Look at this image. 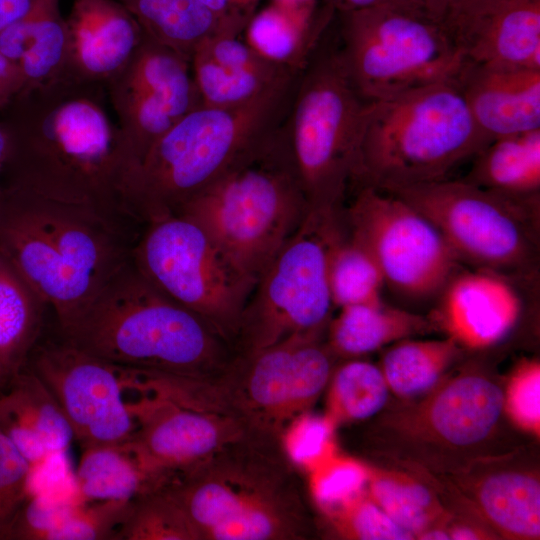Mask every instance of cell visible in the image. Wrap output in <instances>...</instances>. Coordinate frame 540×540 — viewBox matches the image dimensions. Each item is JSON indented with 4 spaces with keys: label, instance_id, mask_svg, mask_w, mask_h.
Masks as SVG:
<instances>
[{
    "label": "cell",
    "instance_id": "cell-42",
    "mask_svg": "<svg viewBox=\"0 0 540 540\" xmlns=\"http://www.w3.org/2000/svg\"><path fill=\"white\" fill-rule=\"evenodd\" d=\"M504 410L523 430L539 435L540 365L525 360L513 373L505 393Z\"/></svg>",
    "mask_w": 540,
    "mask_h": 540
},
{
    "label": "cell",
    "instance_id": "cell-41",
    "mask_svg": "<svg viewBox=\"0 0 540 540\" xmlns=\"http://www.w3.org/2000/svg\"><path fill=\"white\" fill-rule=\"evenodd\" d=\"M335 425L322 417L303 413L285 426L283 443L293 464L309 472L334 455L333 433Z\"/></svg>",
    "mask_w": 540,
    "mask_h": 540
},
{
    "label": "cell",
    "instance_id": "cell-13",
    "mask_svg": "<svg viewBox=\"0 0 540 540\" xmlns=\"http://www.w3.org/2000/svg\"><path fill=\"white\" fill-rule=\"evenodd\" d=\"M133 260L154 286L203 318L232 346L254 285L196 223L180 215L149 223Z\"/></svg>",
    "mask_w": 540,
    "mask_h": 540
},
{
    "label": "cell",
    "instance_id": "cell-2",
    "mask_svg": "<svg viewBox=\"0 0 540 540\" xmlns=\"http://www.w3.org/2000/svg\"><path fill=\"white\" fill-rule=\"evenodd\" d=\"M128 212L0 185V259L67 326L133 256Z\"/></svg>",
    "mask_w": 540,
    "mask_h": 540
},
{
    "label": "cell",
    "instance_id": "cell-23",
    "mask_svg": "<svg viewBox=\"0 0 540 540\" xmlns=\"http://www.w3.org/2000/svg\"><path fill=\"white\" fill-rule=\"evenodd\" d=\"M59 2H49L0 32V52L18 67L23 89L74 78L69 31Z\"/></svg>",
    "mask_w": 540,
    "mask_h": 540
},
{
    "label": "cell",
    "instance_id": "cell-26",
    "mask_svg": "<svg viewBox=\"0 0 540 540\" xmlns=\"http://www.w3.org/2000/svg\"><path fill=\"white\" fill-rule=\"evenodd\" d=\"M135 18L144 34L184 55L209 37L239 35L244 26L224 20L199 0H117Z\"/></svg>",
    "mask_w": 540,
    "mask_h": 540
},
{
    "label": "cell",
    "instance_id": "cell-6",
    "mask_svg": "<svg viewBox=\"0 0 540 540\" xmlns=\"http://www.w3.org/2000/svg\"><path fill=\"white\" fill-rule=\"evenodd\" d=\"M308 212L291 163L273 134L176 215L196 223L228 263L255 286Z\"/></svg>",
    "mask_w": 540,
    "mask_h": 540
},
{
    "label": "cell",
    "instance_id": "cell-19",
    "mask_svg": "<svg viewBox=\"0 0 540 540\" xmlns=\"http://www.w3.org/2000/svg\"><path fill=\"white\" fill-rule=\"evenodd\" d=\"M454 81L474 122L491 140L540 129V69L466 59Z\"/></svg>",
    "mask_w": 540,
    "mask_h": 540
},
{
    "label": "cell",
    "instance_id": "cell-38",
    "mask_svg": "<svg viewBox=\"0 0 540 540\" xmlns=\"http://www.w3.org/2000/svg\"><path fill=\"white\" fill-rule=\"evenodd\" d=\"M133 501L105 500L80 503L49 535L48 540H118Z\"/></svg>",
    "mask_w": 540,
    "mask_h": 540
},
{
    "label": "cell",
    "instance_id": "cell-31",
    "mask_svg": "<svg viewBox=\"0 0 540 540\" xmlns=\"http://www.w3.org/2000/svg\"><path fill=\"white\" fill-rule=\"evenodd\" d=\"M462 348L450 337L403 339L390 345L380 369L389 390L402 399H413L431 390L460 357Z\"/></svg>",
    "mask_w": 540,
    "mask_h": 540
},
{
    "label": "cell",
    "instance_id": "cell-8",
    "mask_svg": "<svg viewBox=\"0 0 540 540\" xmlns=\"http://www.w3.org/2000/svg\"><path fill=\"white\" fill-rule=\"evenodd\" d=\"M339 13L338 53L368 102L454 80L466 60L444 23L409 6L388 3Z\"/></svg>",
    "mask_w": 540,
    "mask_h": 540
},
{
    "label": "cell",
    "instance_id": "cell-52",
    "mask_svg": "<svg viewBox=\"0 0 540 540\" xmlns=\"http://www.w3.org/2000/svg\"><path fill=\"white\" fill-rule=\"evenodd\" d=\"M6 151H7L6 136L0 127V172L5 161Z\"/></svg>",
    "mask_w": 540,
    "mask_h": 540
},
{
    "label": "cell",
    "instance_id": "cell-10",
    "mask_svg": "<svg viewBox=\"0 0 540 540\" xmlns=\"http://www.w3.org/2000/svg\"><path fill=\"white\" fill-rule=\"evenodd\" d=\"M418 401L406 402L379 419L380 442L417 465L457 472L480 457L494 438L505 392L478 367L446 375Z\"/></svg>",
    "mask_w": 540,
    "mask_h": 540
},
{
    "label": "cell",
    "instance_id": "cell-27",
    "mask_svg": "<svg viewBox=\"0 0 540 540\" xmlns=\"http://www.w3.org/2000/svg\"><path fill=\"white\" fill-rule=\"evenodd\" d=\"M462 180L509 196H540V129L493 139Z\"/></svg>",
    "mask_w": 540,
    "mask_h": 540
},
{
    "label": "cell",
    "instance_id": "cell-37",
    "mask_svg": "<svg viewBox=\"0 0 540 540\" xmlns=\"http://www.w3.org/2000/svg\"><path fill=\"white\" fill-rule=\"evenodd\" d=\"M328 517L335 531L346 539H415L413 534L394 522L365 491L328 514Z\"/></svg>",
    "mask_w": 540,
    "mask_h": 540
},
{
    "label": "cell",
    "instance_id": "cell-40",
    "mask_svg": "<svg viewBox=\"0 0 540 540\" xmlns=\"http://www.w3.org/2000/svg\"><path fill=\"white\" fill-rule=\"evenodd\" d=\"M82 502L44 494L27 496L0 533V539L48 540L52 531Z\"/></svg>",
    "mask_w": 540,
    "mask_h": 540
},
{
    "label": "cell",
    "instance_id": "cell-32",
    "mask_svg": "<svg viewBox=\"0 0 540 540\" xmlns=\"http://www.w3.org/2000/svg\"><path fill=\"white\" fill-rule=\"evenodd\" d=\"M328 283L334 307L381 299L384 279L379 267L339 222L328 247Z\"/></svg>",
    "mask_w": 540,
    "mask_h": 540
},
{
    "label": "cell",
    "instance_id": "cell-7",
    "mask_svg": "<svg viewBox=\"0 0 540 540\" xmlns=\"http://www.w3.org/2000/svg\"><path fill=\"white\" fill-rule=\"evenodd\" d=\"M364 100L327 33L300 70L286 113L275 131L309 211L342 208L356 167Z\"/></svg>",
    "mask_w": 540,
    "mask_h": 540
},
{
    "label": "cell",
    "instance_id": "cell-46",
    "mask_svg": "<svg viewBox=\"0 0 540 540\" xmlns=\"http://www.w3.org/2000/svg\"><path fill=\"white\" fill-rule=\"evenodd\" d=\"M216 16L246 27L260 0H199Z\"/></svg>",
    "mask_w": 540,
    "mask_h": 540
},
{
    "label": "cell",
    "instance_id": "cell-24",
    "mask_svg": "<svg viewBox=\"0 0 540 540\" xmlns=\"http://www.w3.org/2000/svg\"><path fill=\"white\" fill-rule=\"evenodd\" d=\"M467 60L494 67L540 69V0H508L464 43Z\"/></svg>",
    "mask_w": 540,
    "mask_h": 540
},
{
    "label": "cell",
    "instance_id": "cell-15",
    "mask_svg": "<svg viewBox=\"0 0 540 540\" xmlns=\"http://www.w3.org/2000/svg\"><path fill=\"white\" fill-rule=\"evenodd\" d=\"M45 385L82 447L124 443L135 420L124 398L119 366L68 343L41 340L25 367Z\"/></svg>",
    "mask_w": 540,
    "mask_h": 540
},
{
    "label": "cell",
    "instance_id": "cell-44",
    "mask_svg": "<svg viewBox=\"0 0 540 540\" xmlns=\"http://www.w3.org/2000/svg\"><path fill=\"white\" fill-rule=\"evenodd\" d=\"M508 0H448L445 25L464 48L473 30Z\"/></svg>",
    "mask_w": 540,
    "mask_h": 540
},
{
    "label": "cell",
    "instance_id": "cell-5",
    "mask_svg": "<svg viewBox=\"0 0 540 540\" xmlns=\"http://www.w3.org/2000/svg\"><path fill=\"white\" fill-rule=\"evenodd\" d=\"M490 141L454 80L371 101L351 186L395 192L448 179Z\"/></svg>",
    "mask_w": 540,
    "mask_h": 540
},
{
    "label": "cell",
    "instance_id": "cell-3",
    "mask_svg": "<svg viewBox=\"0 0 540 540\" xmlns=\"http://www.w3.org/2000/svg\"><path fill=\"white\" fill-rule=\"evenodd\" d=\"M58 330L80 350L129 368L215 379L234 358L232 346L154 286L133 256Z\"/></svg>",
    "mask_w": 540,
    "mask_h": 540
},
{
    "label": "cell",
    "instance_id": "cell-20",
    "mask_svg": "<svg viewBox=\"0 0 540 540\" xmlns=\"http://www.w3.org/2000/svg\"><path fill=\"white\" fill-rule=\"evenodd\" d=\"M66 22L73 77L104 86L127 65L144 36L117 0H74Z\"/></svg>",
    "mask_w": 540,
    "mask_h": 540
},
{
    "label": "cell",
    "instance_id": "cell-43",
    "mask_svg": "<svg viewBox=\"0 0 540 540\" xmlns=\"http://www.w3.org/2000/svg\"><path fill=\"white\" fill-rule=\"evenodd\" d=\"M32 467L0 430V533L28 495Z\"/></svg>",
    "mask_w": 540,
    "mask_h": 540
},
{
    "label": "cell",
    "instance_id": "cell-25",
    "mask_svg": "<svg viewBox=\"0 0 540 540\" xmlns=\"http://www.w3.org/2000/svg\"><path fill=\"white\" fill-rule=\"evenodd\" d=\"M327 326V346L334 356L359 357L433 329L430 318L381 299L339 308Z\"/></svg>",
    "mask_w": 540,
    "mask_h": 540
},
{
    "label": "cell",
    "instance_id": "cell-18",
    "mask_svg": "<svg viewBox=\"0 0 540 540\" xmlns=\"http://www.w3.org/2000/svg\"><path fill=\"white\" fill-rule=\"evenodd\" d=\"M507 275L483 268L455 273L440 292L434 326L462 349L501 341L520 318L522 302Z\"/></svg>",
    "mask_w": 540,
    "mask_h": 540
},
{
    "label": "cell",
    "instance_id": "cell-30",
    "mask_svg": "<svg viewBox=\"0 0 540 540\" xmlns=\"http://www.w3.org/2000/svg\"><path fill=\"white\" fill-rule=\"evenodd\" d=\"M366 472L368 496L414 538L428 528L445 525L451 518L428 481L405 471L369 465Z\"/></svg>",
    "mask_w": 540,
    "mask_h": 540
},
{
    "label": "cell",
    "instance_id": "cell-11",
    "mask_svg": "<svg viewBox=\"0 0 540 540\" xmlns=\"http://www.w3.org/2000/svg\"><path fill=\"white\" fill-rule=\"evenodd\" d=\"M427 217L461 261L529 277L539 256L540 196L516 197L462 179L395 192Z\"/></svg>",
    "mask_w": 540,
    "mask_h": 540
},
{
    "label": "cell",
    "instance_id": "cell-17",
    "mask_svg": "<svg viewBox=\"0 0 540 540\" xmlns=\"http://www.w3.org/2000/svg\"><path fill=\"white\" fill-rule=\"evenodd\" d=\"M136 428L128 443L140 464L162 487L239 442L246 425L237 417L182 407L140 394L129 402Z\"/></svg>",
    "mask_w": 540,
    "mask_h": 540
},
{
    "label": "cell",
    "instance_id": "cell-16",
    "mask_svg": "<svg viewBox=\"0 0 540 540\" xmlns=\"http://www.w3.org/2000/svg\"><path fill=\"white\" fill-rule=\"evenodd\" d=\"M105 90L130 171L178 120L202 104L190 59L145 34Z\"/></svg>",
    "mask_w": 540,
    "mask_h": 540
},
{
    "label": "cell",
    "instance_id": "cell-47",
    "mask_svg": "<svg viewBox=\"0 0 540 540\" xmlns=\"http://www.w3.org/2000/svg\"><path fill=\"white\" fill-rule=\"evenodd\" d=\"M53 0H0V32Z\"/></svg>",
    "mask_w": 540,
    "mask_h": 540
},
{
    "label": "cell",
    "instance_id": "cell-49",
    "mask_svg": "<svg viewBox=\"0 0 540 540\" xmlns=\"http://www.w3.org/2000/svg\"><path fill=\"white\" fill-rule=\"evenodd\" d=\"M446 530L450 539L454 540H478V539H494L495 534L488 528L480 526L472 520H453V516L446 523Z\"/></svg>",
    "mask_w": 540,
    "mask_h": 540
},
{
    "label": "cell",
    "instance_id": "cell-28",
    "mask_svg": "<svg viewBox=\"0 0 540 540\" xmlns=\"http://www.w3.org/2000/svg\"><path fill=\"white\" fill-rule=\"evenodd\" d=\"M46 304L0 259V389L25 367L42 335Z\"/></svg>",
    "mask_w": 540,
    "mask_h": 540
},
{
    "label": "cell",
    "instance_id": "cell-48",
    "mask_svg": "<svg viewBox=\"0 0 540 540\" xmlns=\"http://www.w3.org/2000/svg\"><path fill=\"white\" fill-rule=\"evenodd\" d=\"M24 87L18 67L0 52V110Z\"/></svg>",
    "mask_w": 540,
    "mask_h": 540
},
{
    "label": "cell",
    "instance_id": "cell-29",
    "mask_svg": "<svg viewBox=\"0 0 540 540\" xmlns=\"http://www.w3.org/2000/svg\"><path fill=\"white\" fill-rule=\"evenodd\" d=\"M76 487L83 501H133L162 486L140 464L128 441L84 449Z\"/></svg>",
    "mask_w": 540,
    "mask_h": 540
},
{
    "label": "cell",
    "instance_id": "cell-22",
    "mask_svg": "<svg viewBox=\"0 0 540 540\" xmlns=\"http://www.w3.org/2000/svg\"><path fill=\"white\" fill-rule=\"evenodd\" d=\"M0 430L32 469L63 454L74 438L53 396L26 368L0 389Z\"/></svg>",
    "mask_w": 540,
    "mask_h": 540
},
{
    "label": "cell",
    "instance_id": "cell-14",
    "mask_svg": "<svg viewBox=\"0 0 540 540\" xmlns=\"http://www.w3.org/2000/svg\"><path fill=\"white\" fill-rule=\"evenodd\" d=\"M342 224L379 267L384 284L411 299L440 294L459 258L437 227L399 196L358 186Z\"/></svg>",
    "mask_w": 540,
    "mask_h": 540
},
{
    "label": "cell",
    "instance_id": "cell-45",
    "mask_svg": "<svg viewBox=\"0 0 540 540\" xmlns=\"http://www.w3.org/2000/svg\"><path fill=\"white\" fill-rule=\"evenodd\" d=\"M327 0H272V4L281 8L302 25L321 32H327L330 21L336 11Z\"/></svg>",
    "mask_w": 540,
    "mask_h": 540
},
{
    "label": "cell",
    "instance_id": "cell-12",
    "mask_svg": "<svg viewBox=\"0 0 540 540\" xmlns=\"http://www.w3.org/2000/svg\"><path fill=\"white\" fill-rule=\"evenodd\" d=\"M339 211H309L257 280L232 344L235 355L271 346L295 334H324L334 308L328 283V247Z\"/></svg>",
    "mask_w": 540,
    "mask_h": 540
},
{
    "label": "cell",
    "instance_id": "cell-9",
    "mask_svg": "<svg viewBox=\"0 0 540 540\" xmlns=\"http://www.w3.org/2000/svg\"><path fill=\"white\" fill-rule=\"evenodd\" d=\"M229 448L165 487L199 540L302 538L301 506L279 471Z\"/></svg>",
    "mask_w": 540,
    "mask_h": 540
},
{
    "label": "cell",
    "instance_id": "cell-4",
    "mask_svg": "<svg viewBox=\"0 0 540 540\" xmlns=\"http://www.w3.org/2000/svg\"><path fill=\"white\" fill-rule=\"evenodd\" d=\"M299 71L247 102L201 104L183 116L127 175L122 190L125 209L144 225L176 215L193 196L272 137Z\"/></svg>",
    "mask_w": 540,
    "mask_h": 540
},
{
    "label": "cell",
    "instance_id": "cell-1",
    "mask_svg": "<svg viewBox=\"0 0 540 540\" xmlns=\"http://www.w3.org/2000/svg\"><path fill=\"white\" fill-rule=\"evenodd\" d=\"M107 100L104 85L76 78L22 89L0 110V185L127 212L130 164Z\"/></svg>",
    "mask_w": 540,
    "mask_h": 540
},
{
    "label": "cell",
    "instance_id": "cell-39",
    "mask_svg": "<svg viewBox=\"0 0 540 540\" xmlns=\"http://www.w3.org/2000/svg\"><path fill=\"white\" fill-rule=\"evenodd\" d=\"M310 490L327 515L363 492L366 465L335 454L310 472Z\"/></svg>",
    "mask_w": 540,
    "mask_h": 540
},
{
    "label": "cell",
    "instance_id": "cell-35",
    "mask_svg": "<svg viewBox=\"0 0 540 540\" xmlns=\"http://www.w3.org/2000/svg\"><path fill=\"white\" fill-rule=\"evenodd\" d=\"M325 416L335 425L364 420L379 413L389 387L379 366L361 360L342 364L330 378Z\"/></svg>",
    "mask_w": 540,
    "mask_h": 540
},
{
    "label": "cell",
    "instance_id": "cell-34",
    "mask_svg": "<svg viewBox=\"0 0 540 540\" xmlns=\"http://www.w3.org/2000/svg\"><path fill=\"white\" fill-rule=\"evenodd\" d=\"M194 81L203 105L232 106L247 102L288 74L300 70L284 67L250 69L215 61L200 49L190 58Z\"/></svg>",
    "mask_w": 540,
    "mask_h": 540
},
{
    "label": "cell",
    "instance_id": "cell-36",
    "mask_svg": "<svg viewBox=\"0 0 540 540\" xmlns=\"http://www.w3.org/2000/svg\"><path fill=\"white\" fill-rule=\"evenodd\" d=\"M118 540H199L185 513L163 487L134 500Z\"/></svg>",
    "mask_w": 540,
    "mask_h": 540
},
{
    "label": "cell",
    "instance_id": "cell-50",
    "mask_svg": "<svg viewBox=\"0 0 540 540\" xmlns=\"http://www.w3.org/2000/svg\"><path fill=\"white\" fill-rule=\"evenodd\" d=\"M404 4L424 13L435 21L445 24L448 0H401Z\"/></svg>",
    "mask_w": 540,
    "mask_h": 540
},
{
    "label": "cell",
    "instance_id": "cell-21",
    "mask_svg": "<svg viewBox=\"0 0 540 540\" xmlns=\"http://www.w3.org/2000/svg\"><path fill=\"white\" fill-rule=\"evenodd\" d=\"M473 477L455 472L461 493L470 496L472 510L496 535L507 539L536 540L540 536V481L536 472L508 464H493ZM495 534V533H494Z\"/></svg>",
    "mask_w": 540,
    "mask_h": 540
},
{
    "label": "cell",
    "instance_id": "cell-33",
    "mask_svg": "<svg viewBox=\"0 0 540 540\" xmlns=\"http://www.w3.org/2000/svg\"><path fill=\"white\" fill-rule=\"evenodd\" d=\"M245 42L267 61L301 69L325 33L312 30L274 4L255 12L245 27Z\"/></svg>",
    "mask_w": 540,
    "mask_h": 540
},
{
    "label": "cell",
    "instance_id": "cell-51",
    "mask_svg": "<svg viewBox=\"0 0 540 540\" xmlns=\"http://www.w3.org/2000/svg\"><path fill=\"white\" fill-rule=\"evenodd\" d=\"M327 1L331 3L333 7L335 8V10L338 12L362 9V8L372 7V6L381 5V4H388V3L406 5L401 0H327Z\"/></svg>",
    "mask_w": 540,
    "mask_h": 540
}]
</instances>
